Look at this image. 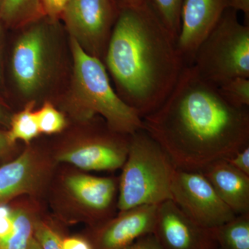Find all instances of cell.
I'll return each mask as SVG.
<instances>
[{"label": "cell", "mask_w": 249, "mask_h": 249, "mask_svg": "<svg viewBox=\"0 0 249 249\" xmlns=\"http://www.w3.org/2000/svg\"><path fill=\"white\" fill-rule=\"evenodd\" d=\"M142 121L178 169L201 172L249 146V107L228 101L193 65L183 67L164 102Z\"/></svg>", "instance_id": "1"}, {"label": "cell", "mask_w": 249, "mask_h": 249, "mask_svg": "<svg viewBox=\"0 0 249 249\" xmlns=\"http://www.w3.org/2000/svg\"><path fill=\"white\" fill-rule=\"evenodd\" d=\"M105 59L118 96L142 119L164 102L186 66L177 40L148 3L121 8Z\"/></svg>", "instance_id": "2"}, {"label": "cell", "mask_w": 249, "mask_h": 249, "mask_svg": "<svg viewBox=\"0 0 249 249\" xmlns=\"http://www.w3.org/2000/svg\"><path fill=\"white\" fill-rule=\"evenodd\" d=\"M176 169L168 154L145 129L131 134L119 181L117 207L120 212L172 199Z\"/></svg>", "instance_id": "3"}, {"label": "cell", "mask_w": 249, "mask_h": 249, "mask_svg": "<svg viewBox=\"0 0 249 249\" xmlns=\"http://www.w3.org/2000/svg\"><path fill=\"white\" fill-rule=\"evenodd\" d=\"M73 60V101L80 119L89 121L101 115L109 127L128 134L143 129L142 118L118 96L110 84L101 59L87 53L71 39Z\"/></svg>", "instance_id": "4"}, {"label": "cell", "mask_w": 249, "mask_h": 249, "mask_svg": "<svg viewBox=\"0 0 249 249\" xmlns=\"http://www.w3.org/2000/svg\"><path fill=\"white\" fill-rule=\"evenodd\" d=\"M191 65L201 78L219 87L238 77L249 78V25L229 8L201 44Z\"/></svg>", "instance_id": "5"}, {"label": "cell", "mask_w": 249, "mask_h": 249, "mask_svg": "<svg viewBox=\"0 0 249 249\" xmlns=\"http://www.w3.org/2000/svg\"><path fill=\"white\" fill-rule=\"evenodd\" d=\"M120 10L116 0H70L61 16L71 38L100 59L106 55Z\"/></svg>", "instance_id": "6"}, {"label": "cell", "mask_w": 249, "mask_h": 249, "mask_svg": "<svg viewBox=\"0 0 249 249\" xmlns=\"http://www.w3.org/2000/svg\"><path fill=\"white\" fill-rule=\"evenodd\" d=\"M172 200L188 217L206 229L222 225L236 214L220 199L201 172L175 170Z\"/></svg>", "instance_id": "7"}, {"label": "cell", "mask_w": 249, "mask_h": 249, "mask_svg": "<svg viewBox=\"0 0 249 249\" xmlns=\"http://www.w3.org/2000/svg\"><path fill=\"white\" fill-rule=\"evenodd\" d=\"M48 65L49 45L45 28L37 24L19 37L13 52V75L22 93L31 96L42 88Z\"/></svg>", "instance_id": "8"}, {"label": "cell", "mask_w": 249, "mask_h": 249, "mask_svg": "<svg viewBox=\"0 0 249 249\" xmlns=\"http://www.w3.org/2000/svg\"><path fill=\"white\" fill-rule=\"evenodd\" d=\"M152 234L163 249H217L211 229L195 222L172 199L157 206Z\"/></svg>", "instance_id": "9"}, {"label": "cell", "mask_w": 249, "mask_h": 249, "mask_svg": "<svg viewBox=\"0 0 249 249\" xmlns=\"http://www.w3.org/2000/svg\"><path fill=\"white\" fill-rule=\"evenodd\" d=\"M229 8V0L183 1L177 45L185 65H191L196 50Z\"/></svg>", "instance_id": "10"}, {"label": "cell", "mask_w": 249, "mask_h": 249, "mask_svg": "<svg viewBox=\"0 0 249 249\" xmlns=\"http://www.w3.org/2000/svg\"><path fill=\"white\" fill-rule=\"evenodd\" d=\"M130 135L111 129L95 136L80 147L59 156V161L85 170H115L124 165L128 152Z\"/></svg>", "instance_id": "11"}, {"label": "cell", "mask_w": 249, "mask_h": 249, "mask_svg": "<svg viewBox=\"0 0 249 249\" xmlns=\"http://www.w3.org/2000/svg\"><path fill=\"white\" fill-rule=\"evenodd\" d=\"M158 205H143L121 212L98 230L96 249H123L153 233Z\"/></svg>", "instance_id": "12"}, {"label": "cell", "mask_w": 249, "mask_h": 249, "mask_svg": "<svg viewBox=\"0 0 249 249\" xmlns=\"http://www.w3.org/2000/svg\"><path fill=\"white\" fill-rule=\"evenodd\" d=\"M218 196L236 214L249 213V176L226 160L213 162L201 171Z\"/></svg>", "instance_id": "13"}, {"label": "cell", "mask_w": 249, "mask_h": 249, "mask_svg": "<svg viewBox=\"0 0 249 249\" xmlns=\"http://www.w3.org/2000/svg\"><path fill=\"white\" fill-rule=\"evenodd\" d=\"M66 186L80 204L96 214L107 213L115 198L116 182L112 178L73 175L67 178Z\"/></svg>", "instance_id": "14"}, {"label": "cell", "mask_w": 249, "mask_h": 249, "mask_svg": "<svg viewBox=\"0 0 249 249\" xmlns=\"http://www.w3.org/2000/svg\"><path fill=\"white\" fill-rule=\"evenodd\" d=\"M33 166L32 157L25 152L0 167V204L31 188L34 180Z\"/></svg>", "instance_id": "15"}, {"label": "cell", "mask_w": 249, "mask_h": 249, "mask_svg": "<svg viewBox=\"0 0 249 249\" xmlns=\"http://www.w3.org/2000/svg\"><path fill=\"white\" fill-rule=\"evenodd\" d=\"M210 229L217 249H249V213Z\"/></svg>", "instance_id": "16"}, {"label": "cell", "mask_w": 249, "mask_h": 249, "mask_svg": "<svg viewBox=\"0 0 249 249\" xmlns=\"http://www.w3.org/2000/svg\"><path fill=\"white\" fill-rule=\"evenodd\" d=\"M43 16L42 0H1L0 4V18L9 25H23Z\"/></svg>", "instance_id": "17"}, {"label": "cell", "mask_w": 249, "mask_h": 249, "mask_svg": "<svg viewBox=\"0 0 249 249\" xmlns=\"http://www.w3.org/2000/svg\"><path fill=\"white\" fill-rule=\"evenodd\" d=\"M33 107L34 104L30 103L20 112L11 116L10 130L6 133L11 145L18 140L30 142L40 133L36 112L33 111Z\"/></svg>", "instance_id": "18"}, {"label": "cell", "mask_w": 249, "mask_h": 249, "mask_svg": "<svg viewBox=\"0 0 249 249\" xmlns=\"http://www.w3.org/2000/svg\"><path fill=\"white\" fill-rule=\"evenodd\" d=\"M184 0H148L157 17L178 41L181 27V8Z\"/></svg>", "instance_id": "19"}, {"label": "cell", "mask_w": 249, "mask_h": 249, "mask_svg": "<svg viewBox=\"0 0 249 249\" xmlns=\"http://www.w3.org/2000/svg\"><path fill=\"white\" fill-rule=\"evenodd\" d=\"M14 211V229L11 237L0 249H28L34 236V224L29 214L22 210Z\"/></svg>", "instance_id": "20"}, {"label": "cell", "mask_w": 249, "mask_h": 249, "mask_svg": "<svg viewBox=\"0 0 249 249\" xmlns=\"http://www.w3.org/2000/svg\"><path fill=\"white\" fill-rule=\"evenodd\" d=\"M223 96L238 107H249V78L238 77L218 87Z\"/></svg>", "instance_id": "21"}, {"label": "cell", "mask_w": 249, "mask_h": 249, "mask_svg": "<svg viewBox=\"0 0 249 249\" xmlns=\"http://www.w3.org/2000/svg\"><path fill=\"white\" fill-rule=\"evenodd\" d=\"M40 132L55 134L61 132L66 124L63 114L57 110L51 103H45L41 109L36 112Z\"/></svg>", "instance_id": "22"}, {"label": "cell", "mask_w": 249, "mask_h": 249, "mask_svg": "<svg viewBox=\"0 0 249 249\" xmlns=\"http://www.w3.org/2000/svg\"><path fill=\"white\" fill-rule=\"evenodd\" d=\"M34 237L42 249H63L61 238L45 223L34 224Z\"/></svg>", "instance_id": "23"}, {"label": "cell", "mask_w": 249, "mask_h": 249, "mask_svg": "<svg viewBox=\"0 0 249 249\" xmlns=\"http://www.w3.org/2000/svg\"><path fill=\"white\" fill-rule=\"evenodd\" d=\"M14 229V211L0 204V246L7 242Z\"/></svg>", "instance_id": "24"}, {"label": "cell", "mask_w": 249, "mask_h": 249, "mask_svg": "<svg viewBox=\"0 0 249 249\" xmlns=\"http://www.w3.org/2000/svg\"><path fill=\"white\" fill-rule=\"evenodd\" d=\"M226 160L236 169L249 176V146L242 149Z\"/></svg>", "instance_id": "25"}, {"label": "cell", "mask_w": 249, "mask_h": 249, "mask_svg": "<svg viewBox=\"0 0 249 249\" xmlns=\"http://www.w3.org/2000/svg\"><path fill=\"white\" fill-rule=\"evenodd\" d=\"M70 0H42L44 13L50 19H55L61 16Z\"/></svg>", "instance_id": "26"}, {"label": "cell", "mask_w": 249, "mask_h": 249, "mask_svg": "<svg viewBox=\"0 0 249 249\" xmlns=\"http://www.w3.org/2000/svg\"><path fill=\"white\" fill-rule=\"evenodd\" d=\"M123 249H163L153 234L142 236Z\"/></svg>", "instance_id": "27"}, {"label": "cell", "mask_w": 249, "mask_h": 249, "mask_svg": "<svg viewBox=\"0 0 249 249\" xmlns=\"http://www.w3.org/2000/svg\"><path fill=\"white\" fill-rule=\"evenodd\" d=\"M63 249H93L89 242L81 237H67L62 240Z\"/></svg>", "instance_id": "28"}, {"label": "cell", "mask_w": 249, "mask_h": 249, "mask_svg": "<svg viewBox=\"0 0 249 249\" xmlns=\"http://www.w3.org/2000/svg\"><path fill=\"white\" fill-rule=\"evenodd\" d=\"M231 9L237 11H242L245 15L246 19L249 22V0H229Z\"/></svg>", "instance_id": "29"}, {"label": "cell", "mask_w": 249, "mask_h": 249, "mask_svg": "<svg viewBox=\"0 0 249 249\" xmlns=\"http://www.w3.org/2000/svg\"><path fill=\"white\" fill-rule=\"evenodd\" d=\"M148 0H116L120 8L139 7L147 4Z\"/></svg>", "instance_id": "30"}, {"label": "cell", "mask_w": 249, "mask_h": 249, "mask_svg": "<svg viewBox=\"0 0 249 249\" xmlns=\"http://www.w3.org/2000/svg\"><path fill=\"white\" fill-rule=\"evenodd\" d=\"M11 116L5 108L0 104V124L9 127Z\"/></svg>", "instance_id": "31"}, {"label": "cell", "mask_w": 249, "mask_h": 249, "mask_svg": "<svg viewBox=\"0 0 249 249\" xmlns=\"http://www.w3.org/2000/svg\"><path fill=\"white\" fill-rule=\"evenodd\" d=\"M10 145H11V144L9 143V141H8L6 133H4V132L0 131V155L6 152Z\"/></svg>", "instance_id": "32"}, {"label": "cell", "mask_w": 249, "mask_h": 249, "mask_svg": "<svg viewBox=\"0 0 249 249\" xmlns=\"http://www.w3.org/2000/svg\"><path fill=\"white\" fill-rule=\"evenodd\" d=\"M28 249H42L40 244L36 240L35 237L33 236L31 238L30 244H29V248Z\"/></svg>", "instance_id": "33"}, {"label": "cell", "mask_w": 249, "mask_h": 249, "mask_svg": "<svg viewBox=\"0 0 249 249\" xmlns=\"http://www.w3.org/2000/svg\"><path fill=\"white\" fill-rule=\"evenodd\" d=\"M1 78H2V76H1V65H0V83H1Z\"/></svg>", "instance_id": "34"}, {"label": "cell", "mask_w": 249, "mask_h": 249, "mask_svg": "<svg viewBox=\"0 0 249 249\" xmlns=\"http://www.w3.org/2000/svg\"><path fill=\"white\" fill-rule=\"evenodd\" d=\"M1 0H0V4H1Z\"/></svg>", "instance_id": "35"}]
</instances>
